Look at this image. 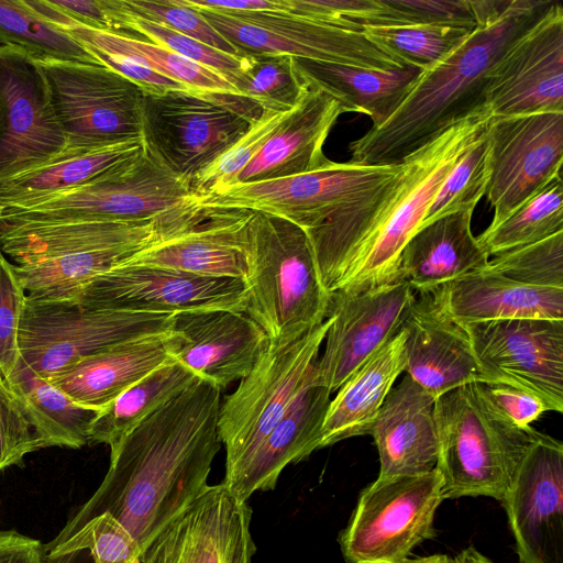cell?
<instances>
[{"mask_svg": "<svg viewBox=\"0 0 563 563\" xmlns=\"http://www.w3.org/2000/svg\"><path fill=\"white\" fill-rule=\"evenodd\" d=\"M65 147L38 63L0 45V184L48 164Z\"/></svg>", "mask_w": 563, "mask_h": 563, "instance_id": "cell-17", "label": "cell"}, {"mask_svg": "<svg viewBox=\"0 0 563 563\" xmlns=\"http://www.w3.org/2000/svg\"><path fill=\"white\" fill-rule=\"evenodd\" d=\"M26 294L14 264L0 250V372L7 377L19 357V330Z\"/></svg>", "mask_w": 563, "mask_h": 563, "instance_id": "cell-49", "label": "cell"}, {"mask_svg": "<svg viewBox=\"0 0 563 563\" xmlns=\"http://www.w3.org/2000/svg\"><path fill=\"white\" fill-rule=\"evenodd\" d=\"M371 435L379 456V478L418 475L437 467L435 398L407 374L390 389Z\"/></svg>", "mask_w": 563, "mask_h": 563, "instance_id": "cell-26", "label": "cell"}, {"mask_svg": "<svg viewBox=\"0 0 563 563\" xmlns=\"http://www.w3.org/2000/svg\"><path fill=\"white\" fill-rule=\"evenodd\" d=\"M400 169V164L366 166L330 162L321 168L290 177L234 184L198 197L197 203L206 208L264 212L307 230L368 198Z\"/></svg>", "mask_w": 563, "mask_h": 563, "instance_id": "cell-12", "label": "cell"}, {"mask_svg": "<svg viewBox=\"0 0 563 563\" xmlns=\"http://www.w3.org/2000/svg\"><path fill=\"white\" fill-rule=\"evenodd\" d=\"M559 232H563L562 175L553 178L499 224L487 228L477 240L488 256H495Z\"/></svg>", "mask_w": 563, "mask_h": 563, "instance_id": "cell-39", "label": "cell"}, {"mask_svg": "<svg viewBox=\"0 0 563 563\" xmlns=\"http://www.w3.org/2000/svg\"><path fill=\"white\" fill-rule=\"evenodd\" d=\"M294 65L307 88L329 95L345 112L368 115L372 128L393 115L422 73L411 65L379 70L298 57Z\"/></svg>", "mask_w": 563, "mask_h": 563, "instance_id": "cell-32", "label": "cell"}, {"mask_svg": "<svg viewBox=\"0 0 563 563\" xmlns=\"http://www.w3.org/2000/svg\"><path fill=\"white\" fill-rule=\"evenodd\" d=\"M452 563H494L487 556L477 551L474 547H468L452 558Z\"/></svg>", "mask_w": 563, "mask_h": 563, "instance_id": "cell-56", "label": "cell"}, {"mask_svg": "<svg viewBox=\"0 0 563 563\" xmlns=\"http://www.w3.org/2000/svg\"><path fill=\"white\" fill-rule=\"evenodd\" d=\"M220 388L198 377L111 449L110 466L93 495L44 549L70 538L88 521L111 515L141 554L208 486L218 434Z\"/></svg>", "mask_w": 563, "mask_h": 563, "instance_id": "cell-1", "label": "cell"}, {"mask_svg": "<svg viewBox=\"0 0 563 563\" xmlns=\"http://www.w3.org/2000/svg\"><path fill=\"white\" fill-rule=\"evenodd\" d=\"M487 382L536 395L563 412V320L509 319L462 325Z\"/></svg>", "mask_w": 563, "mask_h": 563, "instance_id": "cell-16", "label": "cell"}, {"mask_svg": "<svg viewBox=\"0 0 563 563\" xmlns=\"http://www.w3.org/2000/svg\"><path fill=\"white\" fill-rule=\"evenodd\" d=\"M483 269L526 286L563 289V232L497 254Z\"/></svg>", "mask_w": 563, "mask_h": 563, "instance_id": "cell-44", "label": "cell"}, {"mask_svg": "<svg viewBox=\"0 0 563 563\" xmlns=\"http://www.w3.org/2000/svg\"><path fill=\"white\" fill-rule=\"evenodd\" d=\"M173 330L179 334L173 357L220 389L244 378L269 346L254 320L229 309L173 314Z\"/></svg>", "mask_w": 563, "mask_h": 563, "instance_id": "cell-23", "label": "cell"}, {"mask_svg": "<svg viewBox=\"0 0 563 563\" xmlns=\"http://www.w3.org/2000/svg\"><path fill=\"white\" fill-rule=\"evenodd\" d=\"M246 245L250 271L243 312L263 329L272 347L295 342L328 319L331 294L302 228L251 211Z\"/></svg>", "mask_w": 563, "mask_h": 563, "instance_id": "cell-4", "label": "cell"}, {"mask_svg": "<svg viewBox=\"0 0 563 563\" xmlns=\"http://www.w3.org/2000/svg\"><path fill=\"white\" fill-rule=\"evenodd\" d=\"M438 470L377 477L360 493L338 542L345 563H407L413 550L435 536L443 501Z\"/></svg>", "mask_w": 563, "mask_h": 563, "instance_id": "cell-9", "label": "cell"}, {"mask_svg": "<svg viewBox=\"0 0 563 563\" xmlns=\"http://www.w3.org/2000/svg\"><path fill=\"white\" fill-rule=\"evenodd\" d=\"M144 150L143 140L57 158L0 184V212L24 209L76 188Z\"/></svg>", "mask_w": 563, "mask_h": 563, "instance_id": "cell-35", "label": "cell"}, {"mask_svg": "<svg viewBox=\"0 0 563 563\" xmlns=\"http://www.w3.org/2000/svg\"><path fill=\"white\" fill-rule=\"evenodd\" d=\"M489 400L516 426L530 427L545 411L547 404L533 394L499 382L482 383Z\"/></svg>", "mask_w": 563, "mask_h": 563, "instance_id": "cell-51", "label": "cell"}, {"mask_svg": "<svg viewBox=\"0 0 563 563\" xmlns=\"http://www.w3.org/2000/svg\"><path fill=\"white\" fill-rule=\"evenodd\" d=\"M554 0H508L477 22L444 59L423 70L410 91L380 126L350 145L351 163L396 165L445 129L486 108L492 68L505 52L549 10Z\"/></svg>", "mask_w": 563, "mask_h": 563, "instance_id": "cell-3", "label": "cell"}, {"mask_svg": "<svg viewBox=\"0 0 563 563\" xmlns=\"http://www.w3.org/2000/svg\"><path fill=\"white\" fill-rule=\"evenodd\" d=\"M407 563H452V558L446 554H432L410 559Z\"/></svg>", "mask_w": 563, "mask_h": 563, "instance_id": "cell-57", "label": "cell"}, {"mask_svg": "<svg viewBox=\"0 0 563 563\" xmlns=\"http://www.w3.org/2000/svg\"><path fill=\"white\" fill-rule=\"evenodd\" d=\"M415 301L404 279L357 294H331V323L316 362L319 379L331 393L402 329Z\"/></svg>", "mask_w": 563, "mask_h": 563, "instance_id": "cell-19", "label": "cell"}, {"mask_svg": "<svg viewBox=\"0 0 563 563\" xmlns=\"http://www.w3.org/2000/svg\"><path fill=\"white\" fill-rule=\"evenodd\" d=\"M119 10L129 16L144 19L190 36L211 47L241 55L196 9L183 0H115Z\"/></svg>", "mask_w": 563, "mask_h": 563, "instance_id": "cell-47", "label": "cell"}, {"mask_svg": "<svg viewBox=\"0 0 563 563\" xmlns=\"http://www.w3.org/2000/svg\"><path fill=\"white\" fill-rule=\"evenodd\" d=\"M144 249H84L14 264L26 297L73 301L97 276L129 261Z\"/></svg>", "mask_w": 563, "mask_h": 563, "instance_id": "cell-36", "label": "cell"}, {"mask_svg": "<svg viewBox=\"0 0 563 563\" xmlns=\"http://www.w3.org/2000/svg\"><path fill=\"white\" fill-rule=\"evenodd\" d=\"M290 111L263 110L261 117L247 132L197 176L191 184V190L196 197H202L230 186L235 176L255 157Z\"/></svg>", "mask_w": 563, "mask_h": 563, "instance_id": "cell-46", "label": "cell"}, {"mask_svg": "<svg viewBox=\"0 0 563 563\" xmlns=\"http://www.w3.org/2000/svg\"><path fill=\"white\" fill-rule=\"evenodd\" d=\"M488 228L562 175L563 113L494 117L488 128Z\"/></svg>", "mask_w": 563, "mask_h": 563, "instance_id": "cell-15", "label": "cell"}, {"mask_svg": "<svg viewBox=\"0 0 563 563\" xmlns=\"http://www.w3.org/2000/svg\"><path fill=\"white\" fill-rule=\"evenodd\" d=\"M493 118L483 108L460 120L406 156L400 172L368 198L306 230L327 288L351 295L401 279L405 245L422 227L448 174Z\"/></svg>", "mask_w": 563, "mask_h": 563, "instance_id": "cell-2", "label": "cell"}, {"mask_svg": "<svg viewBox=\"0 0 563 563\" xmlns=\"http://www.w3.org/2000/svg\"><path fill=\"white\" fill-rule=\"evenodd\" d=\"M233 87L262 110L290 111L308 88L298 76L294 57L274 54H247Z\"/></svg>", "mask_w": 563, "mask_h": 563, "instance_id": "cell-40", "label": "cell"}, {"mask_svg": "<svg viewBox=\"0 0 563 563\" xmlns=\"http://www.w3.org/2000/svg\"><path fill=\"white\" fill-rule=\"evenodd\" d=\"M251 211L199 207L173 234L124 263L155 265L201 276L246 280V224Z\"/></svg>", "mask_w": 563, "mask_h": 563, "instance_id": "cell-22", "label": "cell"}, {"mask_svg": "<svg viewBox=\"0 0 563 563\" xmlns=\"http://www.w3.org/2000/svg\"><path fill=\"white\" fill-rule=\"evenodd\" d=\"M25 2L44 20L73 36L89 53L101 51L135 57L157 73L192 91L240 96L236 89L219 73L159 45L132 37L125 33L98 31L78 24L55 9L47 0Z\"/></svg>", "mask_w": 563, "mask_h": 563, "instance_id": "cell-33", "label": "cell"}, {"mask_svg": "<svg viewBox=\"0 0 563 563\" xmlns=\"http://www.w3.org/2000/svg\"><path fill=\"white\" fill-rule=\"evenodd\" d=\"M394 26L439 25L466 29L476 27L470 0H386Z\"/></svg>", "mask_w": 563, "mask_h": 563, "instance_id": "cell-50", "label": "cell"}, {"mask_svg": "<svg viewBox=\"0 0 563 563\" xmlns=\"http://www.w3.org/2000/svg\"><path fill=\"white\" fill-rule=\"evenodd\" d=\"M59 12L84 26L114 32L107 0L49 1Z\"/></svg>", "mask_w": 563, "mask_h": 563, "instance_id": "cell-53", "label": "cell"}, {"mask_svg": "<svg viewBox=\"0 0 563 563\" xmlns=\"http://www.w3.org/2000/svg\"><path fill=\"white\" fill-rule=\"evenodd\" d=\"M404 328L405 373L435 399L459 386L487 382L464 328L441 311L429 294L416 297Z\"/></svg>", "mask_w": 563, "mask_h": 563, "instance_id": "cell-25", "label": "cell"}, {"mask_svg": "<svg viewBox=\"0 0 563 563\" xmlns=\"http://www.w3.org/2000/svg\"><path fill=\"white\" fill-rule=\"evenodd\" d=\"M197 378L191 369L170 358L98 411L89 442L104 443L113 449L137 424L180 395Z\"/></svg>", "mask_w": 563, "mask_h": 563, "instance_id": "cell-37", "label": "cell"}, {"mask_svg": "<svg viewBox=\"0 0 563 563\" xmlns=\"http://www.w3.org/2000/svg\"><path fill=\"white\" fill-rule=\"evenodd\" d=\"M90 54L101 65L135 84L144 93L161 95L169 90L187 89L184 85L157 73L135 57L101 51H93Z\"/></svg>", "mask_w": 563, "mask_h": 563, "instance_id": "cell-52", "label": "cell"}, {"mask_svg": "<svg viewBox=\"0 0 563 563\" xmlns=\"http://www.w3.org/2000/svg\"><path fill=\"white\" fill-rule=\"evenodd\" d=\"M44 544L14 530L0 531V563H43Z\"/></svg>", "mask_w": 563, "mask_h": 563, "instance_id": "cell-54", "label": "cell"}, {"mask_svg": "<svg viewBox=\"0 0 563 563\" xmlns=\"http://www.w3.org/2000/svg\"><path fill=\"white\" fill-rule=\"evenodd\" d=\"M428 294L461 325L509 319L563 320V289L526 286L485 269Z\"/></svg>", "mask_w": 563, "mask_h": 563, "instance_id": "cell-29", "label": "cell"}, {"mask_svg": "<svg viewBox=\"0 0 563 563\" xmlns=\"http://www.w3.org/2000/svg\"><path fill=\"white\" fill-rule=\"evenodd\" d=\"M0 218H1V212H0Z\"/></svg>", "mask_w": 563, "mask_h": 563, "instance_id": "cell-58", "label": "cell"}, {"mask_svg": "<svg viewBox=\"0 0 563 563\" xmlns=\"http://www.w3.org/2000/svg\"><path fill=\"white\" fill-rule=\"evenodd\" d=\"M262 111L236 95L189 89L144 93L142 140L163 167L191 188L197 176L235 144Z\"/></svg>", "mask_w": 563, "mask_h": 563, "instance_id": "cell-7", "label": "cell"}, {"mask_svg": "<svg viewBox=\"0 0 563 563\" xmlns=\"http://www.w3.org/2000/svg\"><path fill=\"white\" fill-rule=\"evenodd\" d=\"M473 212L441 217L421 227L407 242L398 273L415 292H431L488 264L489 256L472 233Z\"/></svg>", "mask_w": 563, "mask_h": 563, "instance_id": "cell-30", "label": "cell"}, {"mask_svg": "<svg viewBox=\"0 0 563 563\" xmlns=\"http://www.w3.org/2000/svg\"><path fill=\"white\" fill-rule=\"evenodd\" d=\"M187 5L222 13L272 12L291 14L288 0H183Z\"/></svg>", "mask_w": 563, "mask_h": 563, "instance_id": "cell-55", "label": "cell"}, {"mask_svg": "<svg viewBox=\"0 0 563 563\" xmlns=\"http://www.w3.org/2000/svg\"><path fill=\"white\" fill-rule=\"evenodd\" d=\"M330 395L316 367L313 377L279 423L239 466L225 473L222 483L238 500L246 501L256 490L274 489L285 466L319 450Z\"/></svg>", "mask_w": 563, "mask_h": 563, "instance_id": "cell-24", "label": "cell"}, {"mask_svg": "<svg viewBox=\"0 0 563 563\" xmlns=\"http://www.w3.org/2000/svg\"><path fill=\"white\" fill-rule=\"evenodd\" d=\"M487 132L460 158L433 198L422 227L448 214L474 211L485 196L488 172Z\"/></svg>", "mask_w": 563, "mask_h": 563, "instance_id": "cell-45", "label": "cell"}, {"mask_svg": "<svg viewBox=\"0 0 563 563\" xmlns=\"http://www.w3.org/2000/svg\"><path fill=\"white\" fill-rule=\"evenodd\" d=\"M132 536L109 514L95 517L70 538L44 549L43 563H141Z\"/></svg>", "mask_w": 563, "mask_h": 563, "instance_id": "cell-41", "label": "cell"}, {"mask_svg": "<svg viewBox=\"0 0 563 563\" xmlns=\"http://www.w3.org/2000/svg\"><path fill=\"white\" fill-rule=\"evenodd\" d=\"M71 302L89 309L170 316L216 309L243 312L247 288L242 279L123 263L92 279Z\"/></svg>", "mask_w": 563, "mask_h": 563, "instance_id": "cell-14", "label": "cell"}, {"mask_svg": "<svg viewBox=\"0 0 563 563\" xmlns=\"http://www.w3.org/2000/svg\"><path fill=\"white\" fill-rule=\"evenodd\" d=\"M344 112L335 99L321 90L308 88L300 102L231 185L290 177L328 165L331 161L324 155L323 145Z\"/></svg>", "mask_w": 563, "mask_h": 563, "instance_id": "cell-28", "label": "cell"}, {"mask_svg": "<svg viewBox=\"0 0 563 563\" xmlns=\"http://www.w3.org/2000/svg\"><path fill=\"white\" fill-rule=\"evenodd\" d=\"M406 339L407 331L402 327L336 390L323 421L319 449L349 438L371 434L388 393L406 369Z\"/></svg>", "mask_w": 563, "mask_h": 563, "instance_id": "cell-31", "label": "cell"}, {"mask_svg": "<svg viewBox=\"0 0 563 563\" xmlns=\"http://www.w3.org/2000/svg\"><path fill=\"white\" fill-rule=\"evenodd\" d=\"M198 208L189 185L146 150L89 181L24 209L1 211L0 225L23 228L99 221H158L176 231Z\"/></svg>", "mask_w": 563, "mask_h": 563, "instance_id": "cell-6", "label": "cell"}, {"mask_svg": "<svg viewBox=\"0 0 563 563\" xmlns=\"http://www.w3.org/2000/svg\"><path fill=\"white\" fill-rule=\"evenodd\" d=\"M109 5L114 25L113 33L131 31L142 34L151 43L219 73L231 85L244 67L245 55L228 54L164 25L125 15L119 10L115 0H109Z\"/></svg>", "mask_w": 563, "mask_h": 563, "instance_id": "cell-43", "label": "cell"}, {"mask_svg": "<svg viewBox=\"0 0 563 563\" xmlns=\"http://www.w3.org/2000/svg\"><path fill=\"white\" fill-rule=\"evenodd\" d=\"M331 319L283 347L271 345L236 389L220 404L218 434L225 473L239 466L279 423L309 384Z\"/></svg>", "mask_w": 563, "mask_h": 563, "instance_id": "cell-8", "label": "cell"}, {"mask_svg": "<svg viewBox=\"0 0 563 563\" xmlns=\"http://www.w3.org/2000/svg\"><path fill=\"white\" fill-rule=\"evenodd\" d=\"M38 65L66 137V147L57 158L142 140L144 92L135 84L100 64Z\"/></svg>", "mask_w": 563, "mask_h": 563, "instance_id": "cell-10", "label": "cell"}, {"mask_svg": "<svg viewBox=\"0 0 563 563\" xmlns=\"http://www.w3.org/2000/svg\"><path fill=\"white\" fill-rule=\"evenodd\" d=\"M362 32L393 58L423 71L451 54L472 31L418 24L375 26L364 29Z\"/></svg>", "mask_w": 563, "mask_h": 563, "instance_id": "cell-42", "label": "cell"}, {"mask_svg": "<svg viewBox=\"0 0 563 563\" xmlns=\"http://www.w3.org/2000/svg\"><path fill=\"white\" fill-rule=\"evenodd\" d=\"M485 107L493 117L563 113V7L554 1L492 68Z\"/></svg>", "mask_w": 563, "mask_h": 563, "instance_id": "cell-18", "label": "cell"}, {"mask_svg": "<svg viewBox=\"0 0 563 563\" xmlns=\"http://www.w3.org/2000/svg\"><path fill=\"white\" fill-rule=\"evenodd\" d=\"M0 45L18 47L37 63L100 64L73 36L32 10L25 0H0Z\"/></svg>", "mask_w": 563, "mask_h": 563, "instance_id": "cell-38", "label": "cell"}, {"mask_svg": "<svg viewBox=\"0 0 563 563\" xmlns=\"http://www.w3.org/2000/svg\"><path fill=\"white\" fill-rule=\"evenodd\" d=\"M437 470L443 499L485 496L501 503L529 448L541 432L511 422L487 397L481 382L435 399Z\"/></svg>", "mask_w": 563, "mask_h": 563, "instance_id": "cell-5", "label": "cell"}, {"mask_svg": "<svg viewBox=\"0 0 563 563\" xmlns=\"http://www.w3.org/2000/svg\"><path fill=\"white\" fill-rule=\"evenodd\" d=\"M173 329V314L89 309L71 301L25 297L20 357L44 378L110 346Z\"/></svg>", "mask_w": 563, "mask_h": 563, "instance_id": "cell-11", "label": "cell"}, {"mask_svg": "<svg viewBox=\"0 0 563 563\" xmlns=\"http://www.w3.org/2000/svg\"><path fill=\"white\" fill-rule=\"evenodd\" d=\"M44 448L80 449L89 442L98 410L75 402L21 357L5 377Z\"/></svg>", "mask_w": 563, "mask_h": 563, "instance_id": "cell-34", "label": "cell"}, {"mask_svg": "<svg viewBox=\"0 0 563 563\" xmlns=\"http://www.w3.org/2000/svg\"><path fill=\"white\" fill-rule=\"evenodd\" d=\"M252 509L223 483L205 490L148 544L141 563H251Z\"/></svg>", "mask_w": 563, "mask_h": 563, "instance_id": "cell-21", "label": "cell"}, {"mask_svg": "<svg viewBox=\"0 0 563 563\" xmlns=\"http://www.w3.org/2000/svg\"><path fill=\"white\" fill-rule=\"evenodd\" d=\"M501 504L519 563H563V443L548 434L529 448Z\"/></svg>", "mask_w": 563, "mask_h": 563, "instance_id": "cell-20", "label": "cell"}, {"mask_svg": "<svg viewBox=\"0 0 563 563\" xmlns=\"http://www.w3.org/2000/svg\"><path fill=\"white\" fill-rule=\"evenodd\" d=\"M196 10L241 55H289L379 70L406 66L378 48L360 31L288 13Z\"/></svg>", "mask_w": 563, "mask_h": 563, "instance_id": "cell-13", "label": "cell"}, {"mask_svg": "<svg viewBox=\"0 0 563 563\" xmlns=\"http://www.w3.org/2000/svg\"><path fill=\"white\" fill-rule=\"evenodd\" d=\"M178 342L179 334L173 329L135 338L82 358L46 379L75 402L100 411L173 358Z\"/></svg>", "mask_w": 563, "mask_h": 563, "instance_id": "cell-27", "label": "cell"}, {"mask_svg": "<svg viewBox=\"0 0 563 563\" xmlns=\"http://www.w3.org/2000/svg\"><path fill=\"white\" fill-rule=\"evenodd\" d=\"M43 448V442L0 372V471L20 465L25 455Z\"/></svg>", "mask_w": 563, "mask_h": 563, "instance_id": "cell-48", "label": "cell"}]
</instances>
